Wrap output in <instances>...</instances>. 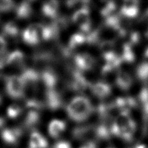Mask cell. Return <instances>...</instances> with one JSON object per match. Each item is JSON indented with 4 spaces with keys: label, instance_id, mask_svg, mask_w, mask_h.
Listing matches in <instances>:
<instances>
[{
    "label": "cell",
    "instance_id": "1",
    "mask_svg": "<svg viewBox=\"0 0 148 148\" xmlns=\"http://www.w3.org/2000/svg\"><path fill=\"white\" fill-rule=\"evenodd\" d=\"M94 111L91 102L84 96L73 98L66 107V112L70 120L81 123L87 120Z\"/></svg>",
    "mask_w": 148,
    "mask_h": 148
},
{
    "label": "cell",
    "instance_id": "2",
    "mask_svg": "<svg viewBox=\"0 0 148 148\" xmlns=\"http://www.w3.org/2000/svg\"><path fill=\"white\" fill-rule=\"evenodd\" d=\"M5 91L12 99H22L25 96V85L20 76L10 75L5 78Z\"/></svg>",
    "mask_w": 148,
    "mask_h": 148
},
{
    "label": "cell",
    "instance_id": "3",
    "mask_svg": "<svg viewBox=\"0 0 148 148\" xmlns=\"http://www.w3.org/2000/svg\"><path fill=\"white\" fill-rule=\"evenodd\" d=\"M89 9L86 5L77 10L72 15V22L79 25L83 34H88L91 31L92 23L89 18Z\"/></svg>",
    "mask_w": 148,
    "mask_h": 148
},
{
    "label": "cell",
    "instance_id": "4",
    "mask_svg": "<svg viewBox=\"0 0 148 148\" xmlns=\"http://www.w3.org/2000/svg\"><path fill=\"white\" fill-rule=\"evenodd\" d=\"M45 106L49 110L55 111L60 109L64 105L62 95L56 89L46 90L45 93Z\"/></svg>",
    "mask_w": 148,
    "mask_h": 148
},
{
    "label": "cell",
    "instance_id": "5",
    "mask_svg": "<svg viewBox=\"0 0 148 148\" xmlns=\"http://www.w3.org/2000/svg\"><path fill=\"white\" fill-rule=\"evenodd\" d=\"M68 86L73 91L83 93L88 88L91 89L92 84L86 80L81 72L74 69L72 71V80Z\"/></svg>",
    "mask_w": 148,
    "mask_h": 148
},
{
    "label": "cell",
    "instance_id": "6",
    "mask_svg": "<svg viewBox=\"0 0 148 148\" xmlns=\"http://www.w3.org/2000/svg\"><path fill=\"white\" fill-rule=\"evenodd\" d=\"M23 134V129L20 127L5 128L1 132V138L5 144L9 146H15L19 142Z\"/></svg>",
    "mask_w": 148,
    "mask_h": 148
},
{
    "label": "cell",
    "instance_id": "7",
    "mask_svg": "<svg viewBox=\"0 0 148 148\" xmlns=\"http://www.w3.org/2000/svg\"><path fill=\"white\" fill-rule=\"evenodd\" d=\"M40 79L46 90L56 89L59 76L53 68L49 67L40 72Z\"/></svg>",
    "mask_w": 148,
    "mask_h": 148
},
{
    "label": "cell",
    "instance_id": "8",
    "mask_svg": "<svg viewBox=\"0 0 148 148\" xmlns=\"http://www.w3.org/2000/svg\"><path fill=\"white\" fill-rule=\"evenodd\" d=\"M22 38L23 41L28 45L35 46L38 44L41 40L39 33L38 23L29 25L23 31Z\"/></svg>",
    "mask_w": 148,
    "mask_h": 148
},
{
    "label": "cell",
    "instance_id": "9",
    "mask_svg": "<svg viewBox=\"0 0 148 148\" xmlns=\"http://www.w3.org/2000/svg\"><path fill=\"white\" fill-rule=\"evenodd\" d=\"M96 127L92 125L78 126L73 129L72 135L73 139L77 140H91L92 137H96Z\"/></svg>",
    "mask_w": 148,
    "mask_h": 148
},
{
    "label": "cell",
    "instance_id": "10",
    "mask_svg": "<svg viewBox=\"0 0 148 148\" xmlns=\"http://www.w3.org/2000/svg\"><path fill=\"white\" fill-rule=\"evenodd\" d=\"M75 68L80 72L92 70L95 64V60L88 53L77 54L73 57Z\"/></svg>",
    "mask_w": 148,
    "mask_h": 148
},
{
    "label": "cell",
    "instance_id": "11",
    "mask_svg": "<svg viewBox=\"0 0 148 148\" xmlns=\"http://www.w3.org/2000/svg\"><path fill=\"white\" fill-rule=\"evenodd\" d=\"M138 1H127L124 2L120 9V14L124 17L133 18L138 14Z\"/></svg>",
    "mask_w": 148,
    "mask_h": 148
},
{
    "label": "cell",
    "instance_id": "12",
    "mask_svg": "<svg viewBox=\"0 0 148 148\" xmlns=\"http://www.w3.org/2000/svg\"><path fill=\"white\" fill-rule=\"evenodd\" d=\"M91 91L95 96L100 99H105L109 96L111 93V87L109 84L97 82L92 84Z\"/></svg>",
    "mask_w": 148,
    "mask_h": 148
},
{
    "label": "cell",
    "instance_id": "13",
    "mask_svg": "<svg viewBox=\"0 0 148 148\" xmlns=\"http://www.w3.org/2000/svg\"><path fill=\"white\" fill-rule=\"evenodd\" d=\"M48 142L39 132L33 131L31 134L29 148H47Z\"/></svg>",
    "mask_w": 148,
    "mask_h": 148
},
{
    "label": "cell",
    "instance_id": "14",
    "mask_svg": "<svg viewBox=\"0 0 148 148\" xmlns=\"http://www.w3.org/2000/svg\"><path fill=\"white\" fill-rule=\"evenodd\" d=\"M66 127V124L65 121L53 120L49 124L48 133L52 138H57L65 131Z\"/></svg>",
    "mask_w": 148,
    "mask_h": 148
},
{
    "label": "cell",
    "instance_id": "15",
    "mask_svg": "<svg viewBox=\"0 0 148 148\" xmlns=\"http://www.w3.org/2000/svg\"><path fill=\"white\" fill-rule=\"evenodd\" d=\"M59 8V2L57 1H49L42 5V12L45 16L54 20L58 16Z\"/></svg>",
    "mask_w": 148,
    "mask_h": 148
},
{
    "label": "cell",
    "instance_id": "16",
    "mask_svg": "<svg viewBox=\"0 0 148 148\" xmlns=\"http://www.w3.org/2000/svg\"><path fill=\"white\" fill-rule=\"evenodd\" d=\"M24 59L25 56L23 52L20 50H15L6 56L5 62L7 65L21 66L23 68L24 65Z\"/></svg>",
    "mask_w": 148,
    "mask_h": 148
},
{
    "label": "cell",
    "instance_id": "17",
    "mask_svg": "<svg viewBox=\"0 0 148 148\" xmlns=\"http://www.w3.org/2000/svg\"><path fill=\"white\" fill-rule=\"evenodd\" d=\"M32 1H23L16 7V16L19 19L29 18L33 14Z\"/></svg>",
    "mask_w": 148,
    "mask_h": 148
},
{
    "label": "cell",
    "instance_id": "18",
    "mask_svg": "<svg viewBox=\"0 0 148 148\" xmlns=\"http://www.w3.org/2000/svg\"><path fill=\"white\" fill-rule=\"evenodd\" d=\"M40 121V115L38 111L29 110L23 121V126L27 129H33L38 125Z\"/></svg>",
    "mask_w": 148,
    "mask_h": 148
},
{
    "label": "cell",
    "instance_id": "19",
    "mask_svg": "<svg viewBox=\"0 0 148 148\" xmlns=\"http://www.w3.org/2000/svg\"><path fill=\"white\" fill-rule=\"evenodd\" d=\"M115 83L121 90H127L133 84V79L127 72H119L116 77Z\"/></svg>",
    "mask_w": 148,
    "mask_h": 148
},
{
    "label": "cell",
    "instance_id": "20",
    "mask_svg": "<svg viewBox=\"0 0 148 148\" xmlns=\"http://www.w3.org/2000/svg\"><path fill=\"white\" fill-rule=\"evenodd\" d=\"M3 37L16 40L20 35V30L18 25L14 22H9L5 23L2 28Z\"/></svg>",
    "mask_w": 148,
    "mask_h": 148
},
{
    "label": "cell",
    "instance_id": "21",
    "mask_svg": "<svg viewBox=\"0 0 148 148\" xmlns=\"http://www.w3.org/2000/svg\"><path fill=\"white\" fill-rule=\"evenodd\" d=\"M136 124L134 121L131 120L124 127L121 129L120 136L124 140L131 142L133 138V136L136 131Z\"/></svg>",
    "mask_w": 148,
    "mask_h": 148
},
{
    "label": "cell",
    "instance_id": "22",
    "mask_svg": "<svg viewBox=\"0 0 148 148\" xmlns=\"http://www.w3.org/2000/svg\"><path fill=\"white\" fill-rule=\"evenodd\" d=\"M103 56L104 59L107 62L106 64L110 66L111 67L114 68V69L120 66L121 62H123L121 57L119 56L118 54H116L114 51L103 54Z\"/></svg>",
    "mask_w": 148,
    "mask_h": 148
},
{
    "label": "cell",
    "instance_id": "23",
    "mask_svg": "<svg viewBox=\"0 0 148 148\" xmlns=\"http://www.w3.org/2000/svg\"><path fill=\"white\" fill-rule=\"evenodd\" d=\"M68 24H69V20L65 16H58L51 23L52 27L59 35L60 31L66 29L68 27Z\"/></svg>",
    "mask_w": 148,
    "mask_h": 148
},
{
    "label": "cell",
    "instance_id": "24",
    "mask_svg": "<svg viewBox=\"0 0 148 148\" xmlns=\"http://www.w3.org/2000/svg\"><path fill=\"white\" fill-rule=\"evenodd\" d=\"M96 138L101 140H108L111 136L110 128L109 129L108 126L105 124H101V125L96 127Z\"/></svg>",
    "mask_w": 148,
    "mask_h": 148
},
{
    "label": "cell",
    "instance_id": "25",
    "mask_svg": "<svg viewBox=\"0 0 148 148\" xmlns=\"http://www.w3.org/2000/svg\"><path fill=\"white\" fill-rule=\"evenodd\" d=\"M86 42V36L82 33H75L70 37L68 47L70 50L80 46Z\"/></svg>",
    "mask_w": 148,
    "mask_h": 148
},
{
    "label": "cell",
    "instance_id": "26",
    "mask_svg": "<svg viewBox=\"0 0 148 148\" xmlns=\"http://www.w3.org/2000/svg\"><path fill=\"white\" fill-rule=\"evenodd\" d=\"M122 61L127 63H132L135 60V55L132 49L131 45L129 43H125L123 45V53L121 55Z\"/></svg>",
    "mask_w": 148,
    "mask_h": 148
},
{
    "label": "cell",
    "instance_id": "27",
    "mask_svg": "<svg viewBox=\"0 0 148 148\" xmlns=\"http://www.w3.org/2000/svg\"><path fill=\"white\" fill-rule=\"evenodd\" d=\"M136 74L140 80L147 81L148 79V62H142L139 64L136 68Z\"/></svg>",
    "mask_w": 148,
    "mask_h": 148
},
{
    "label": "cell",
    "instance_id": "28",
    "mask_svg": "<svg viewBox=\"0 0 148 148\" xmlns=\"http://www.w3.org/2000/svg\"><path fill=\"white\" fill-rule=\"evenodd\" d=\"M22 112V108L16 103H13L11 105H10L8 107L7 110L8 117L11 119H14L17 118L18 116H19L21 114Z\"/></svg>",
    "mask_w": 148,
    "mask_h": 148
},
{
    "label": "cell",
    "instance_id": "29",
    "mask_svg": "<svg viewBox=\"0 0 148 148\" xmlns=\"http://www.w3.org/2000/svg\"><path fill=\"white\" fill-rule=\"evenodd\" d=\"M116 9V5L114 2L109 1L105 5V6L101 10V14L102 16L107 18L112 15V13Z\"/></svg>",
    "mask_w": 148,
    "mask_h": 148
},
{
    "label": "cell",
    "instance_id": "30",
    "mask_svg": "<svg viewBox=\"0 0 148 148\" xmlns=\"http://www.w3.org/2000/svg\"><path fill=\"white\" fill-rule=\"evenodd\" d=\"M114 47V42L111 40H103L99 44V49L103 54L113 51Z\"/></svg>",
    "mask_w": 148,
    "mask_h": 148
},
{
    "label": "cell",
    "instance_id": "31",
    "mask_svg": "<svg viewBox=\"0 0 148 148\" xmlns=\"http://www.w3.org/2000/svg\"><path fill=\"white\" fill-rule=\"evenodd\" d=\"M100 38L99 30L91 31L89 33L87 34L86 36V42L89 44H95L99 42Z\"/></svg>",
    "mask_w": 148,
    "mask_h": 148
},
{
    "label": "cell",
    "instance_id": "32",
    "mask_svg": "<svg viewBox=\"0 0 148 148\" xmlns=\"http://www.w3.org/2000/svg\"><path fill=\"white\" fill-rule=\"evenodd\" d=\"M14 7V2L12 1H0V12H9Z\"/></svg>",
    "mask_w": 148,
    "mask_h": 148
},
{
    "label": "cell",
    "instance_id": "33",
    "mask_svg": "<svg viewBox=\"0 0 148 148\" xmlns=\"http://www.w3.org/2000/svg\"><path fill=\"white\" fill-rule=\"evenodd\" d=\"M140 36L139 33L138 32H136V31H134V32L133 31L130 35L129 44H131V46L138 44L140 41Z\"/></svg>",
    "mask_w": 148,
    "mask_h": 148
},
{
    "label": "cell",
    "instance_id": "34",
    "mask_svg": "<svg viewBox=\"0 0 148 148\" xmlns=\"http://www.w3.org/2000/svg\"><path fill=\"white\" fill-rule=\"evenodd\" d=\"M51 148H72L69 142L66 140L58 141Z\"/></svg>",
    "mask_w": 148,
    "mask_h": 148
},
{
    "label": "cell",
    "instance_id": "35",
    "mask_svg": "<svg viewBox=\"0 0 148 148\" xmlns=\"http://www.w3.org/2000/svg\"><path fill=\"white\" fill-rule=\"evenodd\" d=\"M7 49V42L5 38L0 36V55L3 54Z\"/></svg>",
    "mask_w": 148,
    "mask_h": 148
},
{
    "label": "cell",
    "instance_id": "36",
    "mask_svg": "<svg viewBox=\"0 0 148 148\" xmlns=\"http://www.w3.org/2000/svg\"><path fill=\"white\" fill-rule=\"evenodd\" d=\"M5 60H6V56L0 57V78H1L3 75L5 66L6 65Z\"/></svg>",
    "mask_w": 148,
    "mask_h": 148
},
{
    "label": "cell",
    "instance_id": "37",
    "mask_svg": "<svg viewBox=\"0 0 148 148\" xmlns=\"http://www.w3.org/2000/svg\"><path fill=\"white\" fill-rule=\"evenodd\" d=\"M79 148H97V146L94 142L90 140L87 141L85 144H83V146H81Z\"/></svg>",
    "mask_w": 148,
    "mask_h": 148
},
{
    "label": "cell",
    "instance_id": "38",
    "mask_svg": "<svg viewBox=\"0 0 148 148\" xmlns=\"http://www.w3.org/2000/svg\"><path fill=\"white\" fill-rule=\"evenodd\" d=\"M5 124V119L1 117V116H0V128L2 127H3Z\"/></svg>",
    "mask_w": 148,
    "mask_h": 148
},
{
    "label": "cell",
    "instance_id": "39",
    "mask_svg": "<svg viewBox=\"0 0 148 148\" xmlns=\"http://www.w3.org/2000/svg\"><path fill=\"white\" fill-rule=\"evenodd\" d=\"M134 148H148V146H147L146 145L139 144V145H137V146H136Z\"/></svg>",
    "mask_w": 148,
    "mask_h": 148
},
{
    "label": "cell",
    "instance_id": "40",
    "mask_svg": "<svg viewBox=\"0 0 148 148\" xmlns=\"http://www.w3.org/2000/svg\"><path fill=\"white\" fill-rule=\"evenodd\" d=\"M144 57L146 58V59H148V47L146 49V51L144 53Z\"/></svg>",
    "mask_w": 148,
    "mask_h": 148
},
{
    "label": "cell",
    "instance_id": "41",
    "mask_svg": "<svg viewBox=\"0 0 148 148\" xmlns=\"http://www.w3.org/2000/svg\"><path fill=\"white\" fill-rule=\"evenodd\" d=\"M144 16L146 17H147V18H148V9L146 10V12H145V14H144Z\"/></svg>",
    "mask_w": 148,
    "mask_h": 148
},
{
    "label": "cell",
    "instance_id": "42",
    "mask_svg": "<svg viewBox=\"0 0 148 148\" xmlns=\"http://www.w3.org/2000/svg\"><path fill=\"white\" fill-rule=\"evenodd\" d=\"M1 103H2V97L1 96V95H0V105L1 104Z\"/></svg>",
    "mask_w": 148,
    "mask_h": 148
},
{
    "label": "cell",
    "instance_id": "43",
    "mask_svg": "<svg viewBox=\"0 0 148 148\" xmlns=\"http://www.w3.org/2000/svg\"><path fill=\"white\" fill-rule=\"evenodd\" d=\"M146 36L148 38V30L146 31Z\"/></svg>",
    "mask_w": 148,
    "mask_h": 148
},
{
    "label": "cell",
    "instance_id": "44",
    "mask_svg": "<svg viewBox=\"0 0 148 148\" xmlns=\"http://www.w3.org/2000/svg\"><path fill=\"white\" fill-rule=\"evenodd\" d=\"M109 148H113V147H109Z\"/></svg>",
    "mask_w": 148,
    "mask_h": 148
}]
</instances>
